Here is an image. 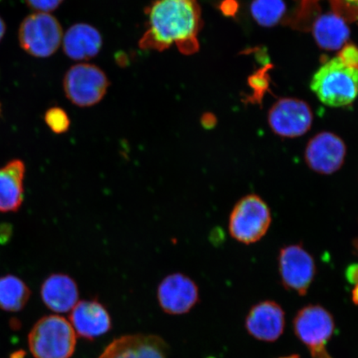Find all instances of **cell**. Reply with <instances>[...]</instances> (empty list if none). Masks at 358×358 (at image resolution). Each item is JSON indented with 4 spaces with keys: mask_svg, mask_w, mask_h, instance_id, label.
Here are the masks:
<instances>
[{
    "mask_svg": "<svg viewBox=\"0 0 358 358\" xmlns=\"http://www.w3.org/2000/svg\"><path fill=\"white\" fill-rule=\"evenodd\" d=\"M145 15L146 32L138 42L142 50L163 52L176 45L183 55L199 51L203 22L199 0H154Z\"/></svg>",
    "mask_w": 358,
    "mask_h": 358,
    "instance_id": "obj_1",
    "label": "cell"
},
{
    "mask_svg": "<svg viewBox=\"0 0 358 358\" xmlns=\"http://www.w3.org/2000/svg\"><path fill=\"white\" fill-rule=\"evenodd\" d=\"M311 89L327 106L350 105L358 93V69L336 57L325 62L313 76Z\"/></svg>",
    "mask_w": 358,
    "mask_h": 358,
    "instance_id": "obj_2",
    "label": "cell"
},
{
    "mask_svg": "<svg viewBox=\"0 0 358 358\" xmlns=\"http://www.w3.org/2000/svg\"><path fill=\"white\" fill-rule=\"evenodd\" d=\"M29 346L35 358H70L77 346V334L65 317L45 316L31 330Z\"/></svg>",
    "mask_w": 358,
    "mask_h": 358,
    "instance_id": "obj_3",
    "label": "cell"
},
{
    "mask_svg": "<svg viewBox=\"0 0 358 358\" xmlns=\"http://www.w3.org/2000/svg\"><path fill=\"white\" fill-rule=\"evenodd\" d=\"M272 221L271 209L261 196L248 194L235 204L230 214L228 230L241 243H257L266 236Z\"/></svg>",
    "mask_w": 358,
    "mask_h": 358,
    "instance_id": "obj_4",
    "label": "cell"
},
{
    "mask_svg": "<svg viewBox=\"0 0 358 358\" xmlns=\"http://www.w3.org/2000/svg\"><path fill=\"white\" fill-rule=\"evenodd\" d=\"M64 38L60 22L48 13L27 16L19 29L20 47L29 55L45 58L57 51Z\"/></svg>",
    "mask_w": 358,
    "mask_h": 358,
    "instance_id": "obj_5",
    "label": "cell"
},
{
    "mask_svg": "<svg viewBox=\"0 0 358 358\" xmlns=\"http://www.w3.org/2000/svg\"><path fill=\"white\" fill-rule=\"evenodd\" d=\"M335 323L331 313L321 306H308L297 313L294 330L297 338L307 347L312 358H333L326 344L334 334Z\"/></svg>",
    "mask_w": 358,
    "mask_h": 358,
    "instance_id": "obj_6",
    "label": "cell"
},
{
    "mask_svg": "<svg viewBox=\"0 0 358 358\" xmlns=\"http://www.w3.org/2000/svg\"><path fill=\"white\" fill-rule=\"evenodd\" d=\"M110 82L100 67L80 64L71 67L64 79L65 95L73 104L90 107L99 103L105 96Z\"/></svg>",
    "mask_w": 358,
    "mask_h": 358,
    "instance_id": "obj_7",
    "label": "cell"
},
{
    "mask_svg": "<svg viewBox=\"0 0 358 358\" xmlns=\"http://www.w3.org/2000/svg\"><path fill=\"white\" fill-rule=\"evenodd\" d=\"M278 267L285 289L301 296L306 295L317 272L312 255L301 244L284 246L280 250Z\"/></svg>",
    "mask_w": 358,
    "mask_h": 358,
    "instance_id": "obj_8",
    "label": "cell"
},
{
    "mask_svg": "<svg viewBox=\"0 0 358 358\" xmlns=\"http://www.w3.org/2000/svg\"><path fill=\"white\" fill-rule=\"evenodd\" d=\"M347 146L334 133L321 132L308 141L304 160L312 171L331 176L341 169L345 162Z\"/></svg>",
    "mask_w": 358,
    "mask_h": 358,
    "instance_id": "obj_9",
    "label": "cell"
},
{
    "mask_svg": "<svg viewBox=\"0 0 358 358\" xmlns=\"http://www.w3.org/2000/svg\"><path fill=\"white\" fill-rule=\"evenodd\" d=\"M157 299L164 313L171 315H185L199 302V286L189 276L180 272L173 273L160 282Z\"/></svg>",
    "mask_w": 358,
    "mask_h": 358,
    "instance_id": "obj_10",
    "label": "cell"
},
{
    "mask_svg": "<svg viewBox=\"0 0 358 358\" xmlns=\"http://www.w3.org/2000/svg\"><path fill=\"white\" fill-rule=\"evenodd\" d=\"M268 122L277 136L297 138L310 131L313 123L312 110L303 101L284 98L272 106Z\"/></svg>",
    "mask_w": 358,
    "mask_h": 358,
    "instance_id": "obj_11",
    "label": "cell"
},
{
    "mask_svg": "<svg viewBox=\"0 0 358 358\" xmlns=\"http://www.w3.org/2000/svg\"><path fill=\"white\" fill-rule=\"evenodd\" d=\"M168 345L156 335H125L114 340L98 358H168Z\"/></svg>",
    "mask_w": 358,
    "mask_h": 358,
    "instance_id": "obj_12",
    "label": "cell"
},
{
    "mask_svg": "<svg viewBox=\"0 0 358 358\" xmlns=\"http://www.w3.org/2000/svg\"><path fill=\"white\" fill-rule=\"evenodd\" d=\"M285 317L280 304L262 301L250 308L245 320V329L253 338L274 342L283 334Z\"/></svg>",
    "mask_w": 358,
    "mask_h": 358,
    "instance_id": "obj_13",
    "label": "cell"
},
{
    "mask_svg": "<svg viewBox=\"0 0 358 358\" xmlns=\"http://www.w3.org/2000/svg\"><path fill=\"white\" fill-rule=\"evenodd\" d=\"M70 323L76 334L92 340L108 333L111 317L108 310L97 301H80L71 311Z\"/></svg>",
    "mask_w": 358,
    "mask_h": 358,
    "instance_id": "obj_14",
    "label": "cell"
},
{
    "mask_svg": "<svg viewBox=\"0 0 358 358\" xmlns=\"http://www.w3.org/2000/svg\"><path fill=\"white\" fill-rule=\"evenodd\" d=\"M41 297L49 310L56 313H69L79 302L78 285L70 275L56 273L43 281Z\"/></svg>",
    "mask_w": 358,
    "mask_h": 358,
    "instance_id": "obj_15",
    "label": "cell"
},
{
    "mask_svg": "<svg viewBox=\"0 0 358 358\" xmlns=\"http://www.w3.org/2000/svg\"><path fill=\"white\" fill-rule=\"evenodd\" d=\"M102 43L99 31L87 24L71 26L62 38L65 55L76 61L96 57L101 51Z\"/></svg>",
    "mask_w": 358,
    "mask_h": 358,
    "instance_id": "obj_16",
    "label": "cell"
},
{
    "mask_svg": "<svg viewBox=\"0 0 358 358\" xmlns=\"http://www.w3.org/2000/svg\"><path fill=\"white\" fill-rule=\"evenodd\" d=\"M25 164L13 159L0 168V213L19 211L24 201Z\"/></svg>",
    "mask_w": 358,
    "mask_h": 358,
    "instance_id": "obj_17",
    "label": "cell"
},
{
    "mask_svg": "<svg viewBox=\"0 0 358 358\" xmlns=\"http://www.w3.org/2000/svg\"><path fill=\"white\" fill-rule=\"evenodd\" d=\"M313 35L316 43L325 50L342 48L350 35L346 21L334 13L320 15L313 22Z\"/></svg>",
    "mask_w": 358,
    "mask_h": 358,
    "instance_id": "obj_18",
    "label": "cell"
},
{
    "mask_svg": "<svg viewBox=\"0 0 358 358\" xmlns=\"http://www.w3.org/2000/svg\"><path fill=\"white\" fill-rule=\"evenodd\" d=\"M31 291L24 281L15 275L0 277V308L7 312H19L30 298Z\"/></svg>",
    "mask_w": 358,
    "mask_h": 358,
    "instance_id": "obj_19",
    "label": "cell"
},
{
    "mask_svg": "<svg viewBox=\"0 0 358 358\" xmlns=\"http://www.w3.org/2000/svg\"><path fill=\"white\" fill-rule=\"evenodd\" d=\"M285 10L284 0H253L250 6L253 19L262 27L278 24Z\"/></svg>",
    "mask_w": 358,
    "mask_h": 358,
    "instance_id": "obj_20",
    "label": "cell"
},
{
    "mask_svg": "<svg viewBox=\"0 0 358 358\" xmlns=\"http://www.w3.org/2000/svg\"><path fill=\"white\" fill-rule=\"evenodd\" d=\"M45 123L53 133L65 134L69 131L71 120L66 112L61 107H52L44 115Z\"/></svg>",
    "mask_w": 358,
    "mask_h": 358,
    "instance_id": "obj_21",
    "label": "cell"
},
{
    "mask_svg": "<svg viewBox=\"0 0 358 358\" xmlns=\"http://www.w3.org/2000/svg\"><path fill=\"white\" fill-rule=\"evenodd\" d=\"M333 11L345 21H358V0H329Z\"/></svg>",
    "mask_w": 358,
    "mask_h": 358,
    "instance_id": "obj_22",
    "label": "cell"
},
{
    "mask_svg": "<svg viewBox=\"0 0 358 358\" xmlns=\"http://www.w3.org/2000/svg\"><path fill=\"white\" fill-rule=\"evenodd\" d=\"M25 1L31 10L40 13H48L57 10L64 0H25Z\"/></svg>",
    "mask_w": 358,
    "mask_h": 358,
    "instance_id": "obj_23",
    "label": "cell"
},
{
    "mask_svg": "<svg viewBox=\"0 0 358 358\" xmlns=\"http://www.w3.org/2000/svg\"><path fill=\"white\" fill-rule=\"evenodd\" d=\"M338 57L347 65L358 69V48L355 45L343 47Z\"/></svg>",
    "mask_w": 358,
    "mask_h": 358,
    "instance_id": "obj_24",
    "label": "cell"
},
{
    "mask_svg": "<svg viewBox=\"0 0 358 358\" xmlns=\"http://www.w3.org/2000/svg\"><path fill=\"white\" fill-rule=\"evenodd\" d=\"M13 236V226L8 223L0 224V245H6Z\"/></svg>",
    "mask_w": 358,
    "mask_h": 358,
    "instance_id": "obj_25",
    "label": "cell"
},
{
    "mask_svg": "<svg viewBox=\"0 0 358 358\" xmlns=\"http://www.w3.org/2000/svg\"><path fill=\"white\" fill-rule=\"evenodd\" d=\"M345 278L352 285L358 284V263L351 264L346 268Z\"/></svg>",
    "mask_w": 358,
    "mask_h": 358,
    "instance_id": "obj_26",
    "label": "cell"
},
{
    "mask_svg": "<svg viewBox=\"0 0 358 358\" xmlns=\"http://www.w3.org/2000/svg\"><path fill=\"white\" fill-rule=\"evenodd\" d=\"M201 123L205 129H213L217 123V119L213 114L206 113L201 116Z\"/></svg>",
    "mask_w": 358,
    "mask_h": 358,
    "instance_id": "obj_27",
    "label": "cell"
},
{
    "mask_svg": "<svg viewBox=\"0 0 358 358\" xmlns=\"http://www.w3.org/2000/svg\"><path fill=\"white\" fill-rule=\"evenodd\" d=\"M221 10L224 15H234L235 10H236V4L234 0H225V1L222 3Z\"/></svg>",
    "mask_w": 358,
    "mask_h": 358,
    "instance_id": "obj_28",
    "label": "cell"
},
{
    "mask_svg": "<svg viewBox=\"0 0 358 358\" xmlns=\"http://www.w3.org/2000/svg\"><path fill=\"white\" fill-rule=\"evenodd\" d=\"M6 22H4L2 17H0V42H1V40L4 37V35H6Z\"/></svg>",
    "mask_w": 358,
    "mask_h": 358,
    "instance_id": "obj_29",
    "label": "cell"
},
{
    "mask_svg": "<svg viewBox=\"0 0 358 358\" xmlns=\"http://www.w3.org/2000/svg\"><path fill=\"white\" fill-rule=\"evenodd\" d=\"M352 301L355 306H358V284L355 285L352 292Z\"/></svg>",
    "mask_w": 358,
    "mask_h": 358,
    "instance_id": "obj_30",
    "label": "cell"
},
{
    "mask_svg": "<svg viewBox=\"0 0 358 358\" xmlns=\"http://www.w3.org/2000/svg\"><path fill=\"white\" fill-rule=\"evenodd\" d=\"M315 1V0H303L304 6H308V4H312Z\"/></svg>",
    "mask_w": 358,
    "mask_h": 358,
    "instance_id": "obj_31",
    "label": "cell"
},
{
    "mask_svg": "<svg viewBox=\"0 0 358 358\" xmlns=\"http://www.w3.org/2000/svg\"><path fill=\"white\" fill-rule=\"evenodd\" d=\"M281 358H301V357H299L298 355H291L289 357H281Z\"/></svg>",
    "mask_w": 358,
    "mask_h": 358,
    "instance_id": "obj_32",
    "label": "cell"
},
{
    "mask_svg": "<svg viewBox=\"0 0 358 358\" xmlns=\"http://www.w3.org/2000/svg\"><path fill=\"white\" fill-rule=\"evenodd\" d=\"M355 246L358 252V237H357V240L355 241Z\"/></svg>",
    "mask_w": 358,
    "mask_h": 358,
    "instance_id": "obj_33",
    "label": "cell"
},
{
    "mask_svg": "<svg viewBox=\"0 0 358 358\" xmlns=\"http://www.w3.org/2000/svg\"><path fill=\"white\" fill-rule=\"evenodd\" d=\"M0 115H1V104H0Z\"/></svg>",
    "mask_w": 358,
    "mask_h": 358,
    "instance_id": "obj_34",
    "label": "cell"
}]
</instances>
